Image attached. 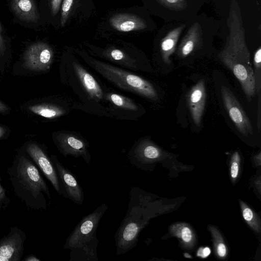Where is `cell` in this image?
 Segmentation results:
<instances>
[{"label": "cell", "mask_w": 261, "mask_h": 261, "mask_svg": "<svg viewBox=\"0 0 261 261\" xmlns=\"http://www.w3.org/2000/svg\"><path fill=\"white\" fill-rule=\"evenodd\" d=\"M74 0H63L61 7V24L65 25L72 6Z\"/></svg>", "instance_id": "26"}, {"label": "cell", "mask_w": 261, "mask_h": 261, "mask_svg": "<svg viewBox=\"0 0 261 261\" xmlns=\"http://www.w3.org/2000/svg\"><path fill=\"white\" fill-rule=\"evenodd\" d=\"M25 150L51 184L55 190L59 194L63 195L62 188L56 170L51 160L45 152L34 143H29L27 146Z\"/></svg>", "instance_id": "10"}, {"label": "cell", "mask_w": 261, "mask_h": 261, "mask_svg": "<svg viewBox=\"0 0 261 261\" xmlns=\"http://www.w3.org/2000/svg\"><path fill=\"white\" fill-rule=\"evenodd\" d=\"M185 256L186 257L191 258V256L187 253L185 254Z\"/></svg>", "instance_id": "37"}, {"label": "cell", "mask_w": 261, "mask_h": 261, "mask_svg": "<svg viewBox=\"0 0 261 261\" xmlns=\"http://www.w3.org/2000/svg\"><path fill=\"white\" fill-rule=\"evenodd\" d=\"M209 230L213 236L215 251L218 257L223 258L227 254V248L219 231L213 226H210Z\"/></svg>", "instance_id": "23"}, {"label": "cell", "mask_w": 261, "mask_h": 261, "mask_svg": "<svg viewBox=\"0 0 261 261\" xmlns=\"http://www.w3.org/2000/svg\"><path fill=\"white\" fill-rule=\"evenodd\" d=\"M50 160L60 181L63 196L75 204L82 205L84 200V193L75 176L61 163L57 156L51 155Z\"/></svg>", "instance_id": "7"}, {"label": "cell", "mask_w": 261, "mask_h": 261, "mask_svg": "<svg viewBox=\"0 0 261 261\" xmlns=\"http://www.w3.org/2000/svg\"><path fill=\"white\" fill-rule=\"evenodd\" d=\"M221 94L225 110L239 131L245 136L252 135L253 128L250 120L233 93L223 85Z\"/></svg>", "instance_id": "6"}, {"label": "cell", "mask_w": 261, "mask_h": 261, "mask_svg": "<svg viewBox=\"0 0 261 261\" xmlns=\"http://www.w3.org/2000/svg\"><path fill=\"white\" fill-rule=\"evenodd\" d=\"M240 156L238 151H235L231 159L230 175L232 179H235L239 174Z\"/></svg>", "instance_id": "27"}, {"label": "cell", "mask_w": 261, "mask_h": 261, "mask_svg": "<svg viewBox=\"0 0 261 261\" xmlns=\"http://www.w3.org/2000/svg\"><path fill=\"white\" fill-rule=\"evenodd\" d=\"M146 218L139 189L132 187L126 214L114 236L117 255L125 254L136 246Z\"/></svg>", "instance_id": "2"}, {"label": "cell", "mask_w": 261, "mask_h": 261, "mask_svg": "<svg viewBox=\"0 0 261 261\" xmlns=\"http://www.w3.org/2000/svg\"><path fill=\"white\" fill-rule=\"evenodd\" d=\"M9 107L4 103L0 101V113H5L8 111Z\"/></svg>", "instance_id": "34"}, {"label": "cell", "mask_w": 261, "mask_h": 261, "mask_svg": "<svg viewBox=\"0 0 261 261\" xmlns=\"http://www.w3.org/2000/svg\"><path fill=\"white\" fill-rule=\"evenodd\" d=\"M25 261H39L40 259L37 258L36 256L34 255H30L27 256V257L25 259Z\"/></svg>", "instance_id": "35"}, {"label": "cell", "mask_w": 261, "mask_h": 261, "mask_svg": "<svg viewBox=\"0 0 261 261\" xmlns=\"http://www.w3.org/2000/svg\"><path fill=\"white\" fill-rule=\"evenodd\" d=\"M53 57V50L48 44L37 42L26 49L23 57V65L32 71H45L49 68Z\"/></svg>", "instance_id": "8"}, {"label": "cell", "mask_w": 261, "mask_h": 261, "mask_svg": "<svg viewBox=\"0 0 261 261\" xmlns=\"http://www.w3.org/2000/svg\"><path fill=\"white\" fill-rule=\"evenodd\" d=\"M98 240L96 239L84 245L72 248L70 254V260L98 261L97 247Z\"/></svg>", "instance_id": "19"}, {"label": "cell", "mask_w": 261, "mask_h": 261, "mask_svg": "<svg viewBox=\"0 0 261 261\" xmlns=\"http://www.w3.org/2000/svg\"><path fill=\"white\" fill-rule=\"evenodd\" d=\"M62 0H50L51 13L53 16H55L59 12Z\"/></svg>", "instance_id": "31"}, {"label": "cell", "mask_w": 261, "mask_h": 261, "mask_svg": "<svg viewBox=\"0 0 261 261\" xmlns=\"http://www.w3.org/2000/svg\"><path fill=\"white\" fill-rule=\"evenodd\" d=\"M185 27L186 25L182 24L174 28L162 39L160 43L161 53L163 60L166 64L170 63V57L174 52L179 38Z\"/></svg>", "instance_id": "18"}, {"label": "cell", "mask_w": 261, "mask_h": 261, "mask_svg": "<svg viewBox=\"0 0 261 261\" xmlns=\"http://www.w3.org/2000/svg\"><path fill=\"white\" fill-rule=\"evenodd\" d=\"M243 217L255 232H260V221L256 214L242 201H240Z\"/></svg>", "instance_id": "22"}, {"label": "cell", "mask_w": 261, "mask_h": 261, "mask_svg": "<svg viewBox=\"0 0 261 261\" xmlns=\"http://www.w3.org/2000/svg\"><path fill=\"white\" fill-rule=\"evenodd\" d=\"M218 56L239 81L248 100H250L254 96L256 89L254 72L250 64L238 60L222 50Z\"/></svg>", "instance_id": "5"}, {"label": "cell", "mask_w": 261, "mask_h": 261, "mask_svg": "<svg viewBox=\"0 0 261 261\" xmlns=\"http://www.w3.org/2000/svg\"><path fill=\"white\" fill-rule=\"evenodd\" d=\"M202 35L200 24L198 22L194 23L181 39L177 49V56L184 58L197 49L202 43Z\"/></svg>", "instance_id": "15"}, {"label": "cell", "mask_w": 261, "mask_h": 261, "mask_svg": "<svg viewBox=\"0 0 261 261\" xmlns=\"http://www.w3.org/2000/svg\"><path fill=\"white\" fill-rule=\"evenodd\" d=\"M25 233L17 227L0 241V261H19L24 250Z\"/></svg>", "instance_id": "9"}, {"label": "cell", "mask_w": 261, "mask_h": 261, "mask_svg": "<svg viewBox=\"0 0 261 261\" xmlns=\"http://www.w3.org/2000/svg\"><path fill=\"white\" fill-rule=\"evenodd\" d=\"M88 64L105 78L125 90L156 100L158 95L152 85L142 77L117 67L93 59Z\"/></svg>", "instance_id": "3"}, {"label": "cell", "mask_w": 261, "mask_h": 261, "mask_svg": "<svg viewBox=\"0 0 261 261\" xmlns=\"http://www.w3.org/2000/svg\"><path fill=\"white\" fill-rule=\"evenodd\" d=\"M8 173L14 193L28 208H46L44 195L51 199L48 187L30 160L24 155H19L8 169Z\"/></svg>", "instance_id": "1"}, {"label": "cell", "mask_w": 261, "mask_h": 261, "mask_svg": "<svg viewBox=\"0 0 261 261\" xmlns=\"http://www.w3.org/2000/svg\"><path fill=\"white\" fill-rule=\"evenodd\" d=\"M186 100L193 122L197 126L200 125L206 101L203 79L199 80L187 92Z\"/></svg>", "instance_id": "13"}, {"label": "cell", "mask_w": 261, "mask_h": 261, "mask_svg": "<svg viewBox=\"0 0 261 261\" xmlns=\"http://www.w3.org/2000/svg\"><path fill=\"white\" fill-rule=\"evenodd\" d=\"M211 253V250L210 248L201 247L197 251V255L202 258H205L207 257Z\"/></svg>", "instance_id": "32"}, {"label": "cell", "mask_w": 261, "mask_h": 261, "mask_svg": "<svg viewBox=\"0 0 261 261\" xmlns=\"http://www.w3.org/2000/svg\"><path fill=\"white\" fill-rule=\"evenodd\" d=\"M161 149L151 142L143 140L134 146L128 154L130 163L140 169H145L146 165L155 161L161 156Z\"/></svg>", "instance_id": "12"}, {"label": "cell", "mask_w": 261, "mask_h": 261, "mask_svg": "<svg viewBox=\"0 0 261 261\" xmlns=\"http://www.w3.org/2000/svg\"><path fill=\"white\" fill-rule=\"evenodd\" d=\"M107 97L113 104L120 108L130 111H136L138 109L133 100L122 95L109 93Z\"/></svg>", "instance_id": "24"}, {"label": "cell", "mask_w": 261, "mask_h": 261, "mask_svg": "<svg viewBox=\"0 0 261 261\" xmlns=\"http://www.w3.org/2000/svg\"><path fill=\"white\" fill-rule=\"evenodd\" d=\"M28 109L35 114L48 119L59 117L65 113V111L62 108L47 103L31 105L28 107Z\"/></svg>", "instance_id": "20"}, {"label": "cell", "mask_w": 261, "mask_h": 261, "mask_svg": "<svg viewBox=\"0 0 261 261\" xmlns=\"http://www.w3.org/2000/svg\"><path fill=\"white\" fill-rule=\"evenodd\" d=\"M55 143L64 156L82 157L87 164H89L91 155L88 144L83 139L70 134L62 133L56 137Z\"/></svg>", "instance_id": "11"}, {"label": "cell", "mask_w": 261, "mask_h": 261, "mask_svg": "<svg viewBox=\"0 0 261 261\" xmlns=\"http://www.w3.org/2000/svg\"><path fill=\"white\" fill-rule=\"evenodd\" d=\"M165 8L173 11H181L187 7L186 0H155Z\"/></svg>", "instance_id": "25"}, {"label": "cell", "mask_w": 261, "mask_h": 261, "mask_svg": "<svg viewBox=\"0 0 261 261\" xmlns=\"http://www.w3.org/2000/svg\"><path fill=\"white\" fill-rule=\"evenodd\" d=\"M10 200L6 191L1 182L0 176V209L5 208L9 204Z\"/></svg>", "instance_id": "30"}, {"label": "cell", "mask_w": 261, "mask_h": 261, "mask_svg": "<svg viewBox=\"0 0 261 261\" xmlns=\"http://www.w3.org/2000/svg\"><path fill=\"white\" fill-rule=\"evenodd\" d=\"M111 25L116 30L122 32L144 30L147 23L144 19L138 15L129 13H118L110 19Z\"/></svg>", "instance_id": "14"}, {"label": "cell", "mask_w": 261, "mask_h": 261, "mask_svg": "<svg viewBox=\"0 0 261 261\" xmlns=\"http://www.w3.org/2000/svg\"><path fill=\"white\" fill-rule=\"evenodd\" d=\"M253 63L255 67V72L257 75L260 79L261 70V47L259 46L254 53Z\"/></svg>", "instance_id": "29"}, {"label": "cell", "mask_w": 261, "mask_h": 261, "mask_svg": "<svg viewBox=\"0 0 261 261\" xmlns=\"http://www.w3.org/2000/svg\"><path fill=\"white\" fill-rule=\"evenodd\" d=\"M171 233L179 238L184 245L187 248H191L195 242L194 233L190 226L184 223H178L172 225L170 228Z\"/></svg>", "instance_id": "21"}, {"label": "cell", "mask_w": 261, "mask_h": 261, "mask_svg": "<svg viewBox=\"0 0 261 261\" xmlns=\"http://www.w3.org/2000/svg\"><path fill=\"white\" fill-rule=\"evenodd\" d=\"M5 133L4 127L0 126V138L2 137Z\"/></svg>", "instance_id": "36"}, {"label": "cell", "mask_w": 261, "mask_h": 261, "mask_svg": "<svg viewBox=\"0 0 261 261\" xmlns=\"http://www.w3.org/2000/svg\"><path fill=\"white\" fill-rule=\"evenodd\" d=\"M72 65L77 77L89 96L96 100L101 99L102 91L93 76L78 63L73 62Z\"/></svg>", "instance_id": "16"}, {"label": "cell", "mask_w": 261, "mask_h": 261, "mask_svg": "<svg viewBox=\"0 0 261 261\" xmlns=\"http://www.w3.org/2000/svg\"><path fill=\"white\" fill-rule=\"evenodd\" d=\"M106 54L109 58L115 61H124L128 60L127 57L124 53L117 48H112L106 51Z\"/></svg>", "instance_id": "28"}, {"label": "cell", "mask_w": 261, "mask_h": 261, "mask_svg": "<svg viewBox=\"0 0 261 261\" xmlns=\"http://www.w3.org/2000/svg\"><path fill=\"white\" fill-rule=\"evenodd\" d=\"M108 209V205L103 203L83 217L67 238L64 248L70 250L80 247L97 239V227Z\"/></svg>", "instance_id": "4"}, {"label": "cell", "mask_w": 261, "mask_h": 261, "mask_svg": "<svg viewBox=\"0 0 261 261\" xmlns=\"http://www.w3.org/2000/svg\"><path fill=\"white\" fill-rule=\"evenodd\" d=\"M6 48L5 41L2 36V28L0 23V55L3 54Z\"/></svg>", "instance_id": "33"}, {"label": "cell", "mask_w": 261, "mask_h": 261, "mask_svg": "<svg viewBox=\"0 0 261 261\" xmlns=\"http://www.w3.org/2000/svg\"><path fill=\"white\" fill-rule=\"evenodd\" d=\"M11 6L16 15L27 22H37L39 15L34 0H11Z\"/></svg>", "instance_id": "17"}]
</instances>
